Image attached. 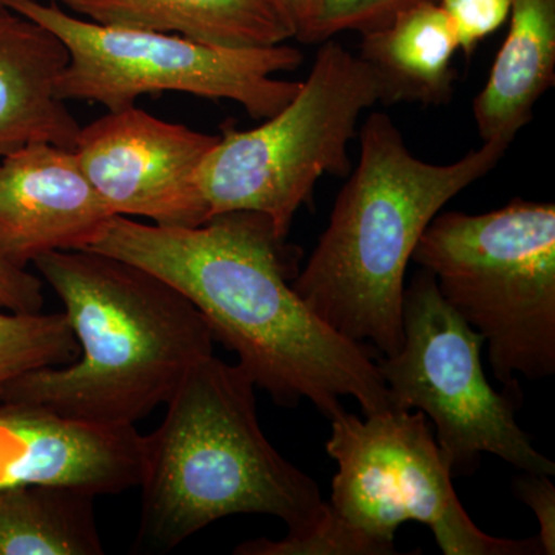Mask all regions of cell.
Returning <instances> with one entry per match:
<instances>
[{
	"mask_svg": "<svg viewBox=\"0 0 555 555\" xmlns=\"http://www.w3.org/2000/svg\"><path fill=\"white\" fill-rule=\"evenodd\" d=\"M112 217L75 150L39 142L0 159V257L16 268L90 248Z\"/></svg>",
	"mask_w": 555,
	"mask_h": 555,
	"instance_id": "12",
	"label": "cell"
},
{
	"mask_svg": "<svg viewBox=\"0 0 555 555\" xmlns=\"http://www.w3.org/2000/svg\"><path fill=\"white\" fill-rule=\"evenodd\" d=\"M139 488L138 545L159 553L236 514L276 517L287 535H302L326 507L317 481L262 433L246 369L215 356L185 375L164 422L142 436Z\"/></svg>",
	"mask_w": 555,
	"mask_h": 555,
	"instance_id": "4",
	"label": "cell"
},
{
	"mask_svg": "<svg viewBox=\"0 0 555 555\" xmlns=\"http://www.w3.org/2000/svg\"><path fill=\"white\" fill-rule=\"evenodd\" d=\"M516 494L521 502L531 507L540 525L539 540L543 554H555V486L547 476L525 473L518 478Z\"/></svg>",
	"mask_w": 555,
	"mask_h": 555,
	"instance_id": "21",
	"label": "cell"
},
{
	"mask_svg": "<svg viewBox=\"0 0 555 555\" xmlns=\"http://www.w3.org/2000/svg\"><path fill=\"white\" fill-rule=\"evenodd\" d=\"M509 16L505 42L473 104L483 142L513 144L555 82V0H513Z\"/></svg>",
	"mask_w": 555,
	"mask_h": 555,
	"instance_id": "15",
	"label": "cell"
},
{
	"mask_svg": "<svg viewBox=\"0 0 555 555\" xmlns=\"http://www.w3.org/2000/svg\"><path fill=\"white\" fill-rule=\"evenodd\" d=\"M67 64L54 33L0 0V159L39 142L75 147L78 120L56 93Z\"/></svg>",
	"mask_w": 555,
	"mask_h": 555,
	"instance_id": "13",
	"label": "cell"
},
{
	"mask_svg": "<svg viewBox=\"0 0 555 555\" xmlns=\"http://www.w3.org/2000/svg\"><path fill=\"white\" fill-rule=\"evenodd\" d=\"M42 308V281L0 257V310L38 313Z\"/></svg>",
	"mask_w": 555,
	"mask_h": 555,
	"instance_id": "22",
	"label": "cell"
},
{
	"mask_svg": "<svg viewBox=\"0 0 555 555\" xmlns=\"http://www.w3.org/2000/svg\"><path fill=\"white\" fill-rule=\"evenodd\" d=\"M423 0H309L297 38L323 43L345 31H366Z\"/></svg>",
	"mask_w": 555,
	"mask_h": 555,
	"instance_id": "19",
	"label": "cell"
},
{
	"mask_svg": "<svg viewBox=\"0 0 555 555\" xmlns=\"http://www.w3.org/2000/svg\"><path fill=\"white\" fill-rule=\"evenodd\" d=\"M459 51L454 28L437 0L398 11L385 24L361 33L358 57L374 75L385 105L449 104Z\"/></svg>",
	"mask_w": 555,
	"mask_h": 555,
	"instance_id": "14",
	"label": "cell"
},
{
	"mask_svg": "<svg viewBox=\"0 0 555 555\" xmlns=\"http://www.w3.org/2000/svg\"><path fill=\"white\" fill-rule=\"evenodd\" d=\"M54 33L68 51L57 79L62 101H90L108 112L133 107L144 94L177 91L243 105L254 119H268L297 96L301 82L273 78L297 69L294 47L229 49L169 33L105 27L65 13L51 0H3Z\"/></svg>",
	"mask_w": 555,
	"mask_h": 555,
	"instance_id": "8",
	"label": "cell"
},
{
	"mask_svg": "<svg viewBox=\"0 0 555 555\" xmlns=\"http://www.w3.org/2000/svg\"><path fill=\"white\" fill-rule=\"evenodd\" d=\"M255 211L196 228L115 215L89 250L155 273L198 309L211 335L240 358L255 386L281 406L309 400L328 420L352 397L363 415L392 409L374 349L324 323L294 288L298 255Z\"/></svg>",
	"mask_w": 555,
	"mask_h": 555,
	"instance_id": "1",
	"label": "cell"
},
{
	"mask_svg": "<svg viewBox=\"0 0 555 555\" xmlns=\"http://www.w3.org/2000/svg\"><path fill=\"white\" fill-rule=\"evenodd\" d=\"M78 353L65 313L0 310V389L25 372L72 363Z\"/></svg>",
	"mask_w": 555,
	"mask_h": 555,
	"instance_id": "18",
	"label": "cell"
},
{
	"mask_svg": "<svg viewBox=\"0 0 555 555\" xmlns=\"http://www.w3.org/2000/svg\"><path fill=\"white\" fill-rule=\"evenodd\" d=\"M266 2L269 3L270 9L275 11L281 22L286 25L292 39L297 38L302 21H305L309 0H266Z\"/></svg>",
	"mask_w": 555,
	"mask_h": 555,
	"instance_id": "23",
	"label": "cell"
},
{
	"mask_svg": "<svg viewBox=\"0 0 555 555\" xmlns=\"http://www.w3.org/2000/svg\"><path fill=\"white\" fill-rule=\"evenodd\" d=\"M105 27L169 33L229 47L257 49L292 39L266 0H57Z\"/></svg>",
	"mask_w": 555,
	"mask_h": 555,
	"instance_id": "16",
	"label": "cell"
},
{
	"mask_svg": "<svg viewBox=\"0 0 555 555\" xmlns=\"http://www.w3.org/2000/svg\"><path fill=\"white\" fill-rule=\"evenodd\" d=\"M142 436L39 404L0 401V488L49 486L113 495L141 483Z\"/></svg>",
	"mask_w": 555,
	"mask_h": 555,
	"instance_id": "11",
	"label": "cell"
},
{
	"mask_svg": "<svg viewBox=\"0 0 555 555\" xmlns=\"http://www.w3.org/2000/svg\"><path fill=\"white\" fill-rule=\"evenodd\" d=\"M511 142L494 139L451 164L415 158L393 120L372 113L360 160L295 292L350 341L393 356L404 341V276L423 233L449 201L486 177Z\"/></svg>",
	"mask_w": 555,
	"mask_h": 555,
	"instance_id": "3",
	"label": "cell"
},
{
	"mask_svg": "<svg viewBox=\"0 0 555 555\" xmlns=\"http://www.w3.org/2000/svg\"><path fill=\"white\" fill-rule=\"evenodd\" d=\"M33 264L61 298L79 353L64 366L11 379L0 401L134 426L214 356L215 338L198 309L155 273L89 248L50 251Z\"/></svg>",
	"mask_w": 555,
	"mask_h": 555,
	"instance_id": "2",
	"label": "cell"
},
{
	"mask_svg": "<svg viewBox=\"0 0 555 555\" xmlns=\"http://www.w3.org/2000/svg\"><path fill=\"white\" fill-rule=\"evenodd\" d=\"M377 104V82L367 65L341 43L323 42L308 79L286 107L255 129L222 126L199 170L208 219L255 211L286 240L318 179L349 175L347 144L361 113Z\"/></svg>",
	"mask_w": 555,
	"mask_h": 555,
	"instance_id": "7",
	"label": "cell"
},
{
	"mask_svg": "<svg viewBox=\"0 0 555 555\" xmlns=\"http://www.w3.org/2000/svg\"><path fill=\"white\" fill-rule=\"evenodd\" d=\"M218 139L133 105L80 127L73 150L113 215L196 228L208 219L199 170Z\"/></svg>",
	"mask_w": 555,
	"mask_h": 555,
	"instance_id": "10",
	"label": "cell"
},
{
	"mask_svg": "<svg viewBox=\"0 0 555 555\" xmlns=\"http://www.w3.org/2000/svg\"><path fill=\"white\" fill-rule=\"evenodd\" d=\"M93 500L49 486L0 488V555L104 554Z\"/></svg>",
	"mask_w": 555,
	"mask_h": 555,
	"instance_id": "17",
	"label": "cell"
},
{
	"mask_svg": "<svg viewBox=\"0 0 555 555\" xmlns=\"http://www.w3.org/2000/svg\"><path fill=\"white\" fill-rule=\"evenodd\" d=\"M331 423L326 451L338 470L320 524L302 535L250 540L233 553L397 554L398 528L418 521L444 555L543 554L539 537L496 539L470 520L423 412L389 409L361 418L343 409Z\"/></svg>",
	"mask_w": 555,
	"mask_h": 555,
	"instance_id": "5",
	"label": "cell"
},
{
	"mask_svg": "<svg viewBox=\"0 0 555 555\" xmlns=\"http://www.w3.org/2000/svg\"><path fill=\"white\" fill-rule=\"evenodd\" d=\"M412 261L488 346L494 377L555 374V204L513 199L488 214H438Z\"/></svg>",
	"mask_w": 555,
	"mask_h": 555,
	"instance_id": "6",
	"label": "cell"
},
{
	"mask_svg": "<svg viewBox=\"0 0 555 555\" xmlns=\"http://www.w3.org/2000/svg\"><path fill=\"white\" fill-rule=\"evenodd\" d=\"M454 28L459 50L473 56L481 40L499 30L509 17L513 0H437Z\"/></svg>",
	"mask_w": 555,
	"mask_h": 555,
	"instance_id": "20",
	"label": "cell"
},
{
	"mask_svg": "<svg viewBox=\"0 0 555 555\" xmlns=\"http://www.w3.org/2000/svg\"><path fill=\"white\" fill-rule=\"evenodd\" d=\"M403 327V346L378 357V371L392 409L429 416L452 477L476 473L485 452L524 473L554 476L553 460L518 425L517 398L489 385L483 338L441 297L425 269L404 288Z\"/></svg>",
	"mask_w": 555,
	"mask_h": 555,
	"instance_id": "9",
	"label": "cell"
}]
</instances>
